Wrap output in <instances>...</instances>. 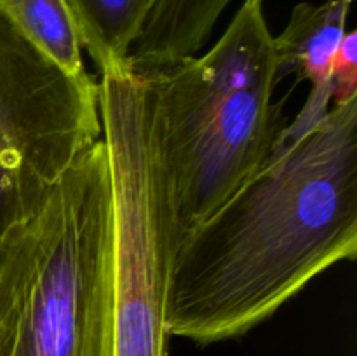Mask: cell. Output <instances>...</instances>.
<instances>
[{
    "mask_svg": "<svg viewBox=\"0 0 357 356\" xmlns=\"http://www.w3.org/2000/svg\"><path fill=\"white\" fill-rule=\"evenodd\" d=\"M357 253V98L272 156L169 258L167 335L236 339Z\"/></svg>",
    "mask_w": 357,
    "mask_h": 356,
    "instance_id": "obj_1",
    "label": "cell"
},
{
    "mask_svg": "<svg viewBox=\"0 0 357 356\" xmlns=\"http://www.w3.org/2000/svg\"><path fill=\"white\" fill-rule=\"evenodd\" d=\"M142 75L169 264L188 232L272 156L284 129L272 105L278 58L264 0H244L204 56Z\"/></svg>",
    "mask_w": 357,
    "mask_h": 356,
    "instance_id": "obj_2",
    "label": "cell"
},
{
    "mask_svg": "<svg viewBox=\"0 0 357 356\" xmlns=\"http://www.w3.org/2000/svg\"><path fill=\"white\" fill-rule=\"evenodd\" d=\"M114 192L103 138L0 257V356H112Z\"/></svg>",
    "mask_w": 357,
    "mask_h": 356,
    "instance_id": "obj_3",
    "label": "cell"
},
{
    "mask_svg": "<svg viewBox=\"0 0 357 356\" xmlns=\"http://www.w3.org/2000/svg\"><path fill=\"white\" fill-rule=\"evenodd\" d=\"M98 140V82L63 72L0 7V257Z\"/></svg>",
    "mask_w": 357,
    "mask_h": 356,
    "instance_id": "obj_4",
    "label": "cell"
},
{
    "mask_svg": "<svg viewBox=\"0 0 357 356\" xmlns=\"http://www.w3.org/2000/svg\"><path fill=\"white\" fill-rule=\"evenodd\" d=\"M100 75L114 192L112 356H166L167 253L153 194L145 79L126 61L103 66Z\"/></svg>",
    "mask_w": 357,
    "mask_h": 356,
    "instance_id": "obj_5",
    "label": "cell"
},
{
    "mask_svg": "<svg viewBox=\"0 0 357 356\" xmlns=\"http://www.w3.org/2000/svg\"><path fill=\"white\" fill-rule=\"evenodd\" d=\"M352 2L354 0L298 3L284 30L274 37L279 79L286 73H296L312 86L302 112L282 129L274 150L302 136L331 110L333 63L347 34Z\"/></svg>",
    "mask_w": 357,
    "mask_h": 356,
    "instance_id": "obj_6",
    "label": "cell"
},
{
    "mask_svg": "<svg viewBox=\"0 0 357 356\" xmlns=\"http://www.w3.org/2000/svg\"><path fill=\"white\" fill-rule=\"evenodd\" d=\"M230 2L157 0L126 61L132 70L145 73L192 58L208 40L216 20Z\"/></svg>",
    "mask_w": 357,
    "mask_h": 356,
    "instance_id": "obj_7",
    "label": "cell"
},
{
    "mask_svg": "<svg viewBox=\"0 0 357 356\" xmlns=\"http://www.w3.org/2000/svg\"><path fill=\"white\" fill-rule=\"evenodd\" d=\"M157 0H65L98 70L122 63Z\"/></svg>",
    "mask_w": 357,
    "mask_h": 356,
    "instance_id": "obj_8",
    "label": "cell"
},
{
    "mask_svg": "<svg viewBox=\"0 0 357 356\" xmlns=\"http://www.w3.org/2000/svg\"><path fill=\"white\" fill-rule=\"evenodd\" d=\"M21 34L70 75H84L82 42L65 0H0Z\"/></svg>",
    "mask_w": 357,
    "mask_h": 356,
    "instance_id": "obj_9",
    "label": "cell"
},
{
    "mask_svg": "<svg viewBox=\"0 0 357 356\" xmlns=\"http://www.w3.org/2000/svg\"><path fill=\"white\" fill-rule=\"evenodd\" d=\"M357 98V34L347 30L333 63L331 107L345 105Z\"/></svg>",
    "mask_w": 357,
    "mask_h": 356,
    "instance_id": "obj_10",
    "label": "cell"
}]
</instances>
